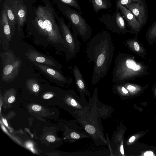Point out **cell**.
I'll return each mask as SVG.
<instances>
[{
  "label": "cell",
  "mask_w": 156,
  "mask_h": 156,
  "mask_svg": "<svg viewBox=\"0 0 156 156\" xmlns=\"http://www.w3.org/2000/svg\"><path fill=\"white\" fill-rule=\"evenodd\" d=\"M92 5L94 11L97 13L99 11L111 8L112 4L111 0H88Z\"/></svg>",
  "instance_id": "obj_15"
},
{
  "label": "cell",
  "mask_w": 156,
  "mask_h": 156,
  "mask_svg": "<svg viewBox=\"0 0 156 156\" xmlns=\"http://www.w3.org/2000/svg\"><path fill=\"white\" fill-rule=\"evenodd\" d=\"M121 54L126 66L130 69L136 71L141 69V66L137 64L134 60L127 58V57L125 56V55L122 53Z\"/></svg>",
  "instance_id": "obj_16"
},
{
  "label": "cell",
  "mask_w": 156,
  "mask_h": 156,
  "mask_svg": "<svg viewBox=\"0 0 156 156\" xmlns=\"http://www.w3.org/2000/svg\"><path fill=\"white\" fill-rule=\"evenodd\" d=\"M33 63L44 73L54 79L68 84H70L72 82V79L64 76L60 72L48 66L37 62Z\"/></svg>",
  "instance_id": "obj_9"
},
{
  "label": "cell",
  "mask_w": 156,
  "mask_h": 156,
  "mask_svg": "<svg viewBox=\"0 0 156 156\" xmlns=\"http://www.w3.org/2000/svg\"><path fill=\"white\" fill-rule=\"evenodd\" d=\"M2 0H0V2H1Z\"/></svg>",
  "instance_id": "obj_30"
},
{
  "label": "cell",
  "mask_w": 156,
  "mask_h": 156,
  "mask_svg": "<svg viewBox=\"0 0 156 156\" xmlns=\"http://www.w3.org/2000/svg\"><path fill=\"white\" fill-rule=\"evenodd\" d=\"M56 17L62 36L67 44L70 58H72L76 55L80 48L77 32L75 28L71 27L69 23L67 25L63 18L58 16L57 12Z\"/></svg>",
  "instance_id": "obj_5"
},
{
  "label": "cell",
  "mask_w": 156,
  "mask_h": 156,
  "mask_svg": "<svg viewBox=\"0 0 156 156\" xmlns=\"http://www.w3.org/2000/svg\"><path fill=\"white\" fill-rule=\"evenodd\" d=\"M63 3L71 7L74 8L81 12L80 6L78 0H59Z\"/></svg>",
  "instance_id": "obj_19"
},
{
  "label": "cell",
  "mask_w": 156,
  "mask_h": 156,
  "mask_svg": "<svg viewBox=\"0 0 156 156\" xmlns=\"http://www.w3.org/2000/svg\"><path fill=\"white\" fill-rule=\"evenodd\" d=\"M44 5H39L36 10L34 23L38 31L49 41L60 43L67 48L56 17V12L49 0H42Z\"/></svg>",
  "instance_id": "obj_2"
},
{
  "label": "cell",
  "mask_w": 156,
  "mask_h": 156,
  "mask_svg": "<svg viewBox=\"0 0 156 156\" xmlns=\"http://www.w3.org/2000/svg\"><path fill=\"white\" fill-rule=\"evenodd\" d=\"M3 6V8L6 12L11 33L13 35L15 31L17 21L12 7V0H5Z\"/></svg>",
  "instance_id": "obj_13"
},
{
  "label": "cell",
  "mask_w": 156,
  "mask_h": 156,
  "mask_svg": "<svg viewBox=\"0 0 156 156\" xmlns=\"http://www.w3.org/2000/svg\"><path fill=\"white\" fill-rule=\"evenodd\" d=\"M119 10L128 26L134 30L139 29L140 27L139 23L132 13L126 7L120 6L117 9Z\"/></svg>",
  "instance_id": "obj_12"
},
{
  "label": "cell",
  "mask_w": 156,
  "mask_h": 156,
  "mask_svg": "<svg viewBox=\"0 0 156 156\" xmlns=\"http://www.w3.org/2000/svg\"><path fill=\"white\" fill-rule=\"evenodd\" d=\"M70 136L73 139H79L80 137V135L79 134L75 132H72L70 134Z\"/></svg>",
  "instance_id": "obj_21"
},
{
  "label": "cell",
  "mask_w": 156,
  "mask_h": 156,
  "mask_svg": "<svg viewBox=\"0 0 156 156\" xmlns=\"http://www.w3.org/2000/svg\"><path fill=\"white\" fill-rule=\"evenodd\" d=\"M26 83L27 86L34 92L37 93L39 91L40 86L36 79L33 78L28 79L27 80Z\"/></svg>",
  "instance_id": "obj_17"
},
{
  "label": "cell",
  "mask_w": 156,
  "mask_h": 156,
  "mask_svg": "<svg viewBox=\"0 0 156 156\" xmlns=\"http://www.w3.org/2000/svg\"><path fill=\"white\" fill-rule=\"evenodd\" d=\"M136 137L135 136H131L129 139L128 142L129 143H131L135 141Z\"/></svg>",
  "instance_id": "obj_28"
},
{
  "label": "cell",
  "mask_w": 156,
  "mask_h": 156,
  "mask_svg": "<svg viewBox=\"0 0 156 156\" xmlns=\"http://www.w3.org/2000/svg\"><path fill=\"white\" fill-rule=\"evenodd\" d=\"M98 19L107 29L113 32L120 34L127 31L124 20L119 10L115 9L112 14H104Z\"/></svg>",
  "instance_id": "obj_6"
},
{
  "label": "cell",
  "mask_w": 156,
  "mask_h": 156,
  "mask_svg": "<svg viewBox=\"0 0 156 156\" xmlns=\"http://www.w3.org/2000/svg\"><path fill=\"white\" fill-rule=\"evenodd\" d=\"M114 48L110 34L99 33L88 42L86 50L88 62L94 63L91 83L97 84L107 74L113 56Z\"/></svg>",
  "instance_id": "obj_1"
},
{
  "label": "cell",
  "mask_w": 156,
  "mask_h": 156,
  "mask_svg": "<svg viewBox=\"0 0 156 156\" xmlns=\"http://www.w3.org/2000/svg\"><path fill=\"white\" fill-rule=\"evenodd\" d=\"M32 109L35 111H39L41 109V107L38 105H34L32 106Z\"/></svg>",
  "instance_id": "obj_22"
},
{
  "label": "cell",
  "mask_w": 156,
  "mask_h": 156,
  "mask_svg": "<svg viewBox=\"0 0 156 156\" xmlns=\"http://www.w3.org/2000/svg\"><path fill=\"white\" fill-rule=\"evenodd\" d=\"M133 2H145V0H116L115 3L116 9L117 10L120 6H126L128 4Z\"/></svg>",
  "instance_id": "obj_18"
},
{
  "label": "cell",
  "mask_w": 156,
  "mask_h": 156,
  "mask_svg": "<svg viewBox=\"0 0 156 156\" xmlns=\"http://www.w3.org/2000/svg\"><path fill=\"white\" fill-rule=\"evenodd\" d=\"M1 29L5 37L9 41H11L12 37L10 25L8 20L6 12L3 8L1 11L0 17Z\"/></svg>",
  "instance_id": "obj_14"
},
{
  "label": "cell",
  "mask_w": 156,
  "mask_h": 156,
  "mask_svg": "<svg viewBox=\"0 0 156 156\" xmlns=\"http://www.w3.org/2000/svg\"><path fill=\"white\" fill-rule=\"evenodd\" d=\"M58 8L69 22L71 27L76 30L78 35L84 41L92 35L91 28L82 16L81 12L77 11L59 0H53Z\"/></svg>",
  "instance_id": "obj_3"
},
{
  "label": "cell",
  "mask_w": 156,
  "mask_h": 156,
  "mask_svg": "<svg viewBox=\"0 0 156 156\" xmlns=\"http://www.w3.org/2000/svg\"><path fill=\"white\" fill-rule=\"evenodd\" d=\"M0 56L2 68V80L7 82L12 81L19 74L22 61L11 51L2 52Z\"/></svg>",
  "instance_id": "obj_4"
},
{
  "label": "cell",
  "mask_w": 156,
  "mask_h": 156,
  "mask_svg": "<svg viewBox=\"0 0 156 156\" xmlns=\"http://www.w3.org/2000/svg\"><path fill=\"white\" fill-rule=\"evenodd\" d=\"M125 87H126L127 89L131 93L133 92L136 90V88L134 86L130 84L126 85Z\"/></svg>",
  "instance_id": "obj_20"
},
{
  "label": "cell",
  "mask_w": 156,
  "mask_h": 156,
  "mask_svg": "<svg viewBox=\"0 0 156 156\" xmlns=\"http://www.w3.org/2000/svg\"><path fill=\"white\" fill-rule=\"evenodd\" d=\"M126 7L134 15L139 21L140 27L147 23L148 12L145 2H133L127 4Z\"/></svg>",
  "instance_id": "obj_7"
},
{
  "label": "cell",
  "mask_w": 156,
  "mask_h": 156,
  "mask_svg": "<svg viewBox=\"0 0 156 156\" xmlns=\"http://www.w3.org/2000/svg\"><path fill=\"white\" fill-rule=\"evenodd\" d=\"M144 156H155L154 153L151 151H147L145 152L143 154Z\"/></svg>",
  "instance_id": "obj_24"
},
{
  "label": "cell",
  "mask_w": 156,
  "mask_h": 156,
  "mask_svg": "<svg viewBox=\"0 0 156 156\" xmlns=\"http://www.w3.org/2000/svg\"><path fill=\"white\" fill-rule=\"evenodd\" d=\"M53 96V94H51L47 93L44 95L43 98L44 99H48L52 98Z\"/></svg>",
  "instance_id": "obj_25"
},
{
  "label": "cell",
  "mask_w": 156,
  "mask_h": 156,
  "mask_svg": "<svg viewBox=\"0 0 156 156\" xmlns=\"http://www.w3.org/2000/svg\"><path fill=\"white\" fill-rule=\"evenodd\" d=\"M12 5L17 21L19 34L20 35L26 21L27 7L21 0H12Z\"/></svg>",
  "instance_id": "obj_8"
},
{
  "label": "cell",
  "mask_w": 156,
  "mask_h": 156,
  "mask_svg": "<svg viewBox=\"0 0 156 156\" xmlns=\"http://www.w3.org/2000/svg\"><path fill=\"white\" fill-rule=\"evenodd\" d=\"M73 72L75 79L76 87L80 95L83 96L85 94L90 96L89 91L87 88L82 75L80 69L76 65L74 66Z\"/></svg>",
  "instance_id": "obj_11"
},
{
  "label": "cell",
  "mask_w": 156,
  "mask_h": 156,
  "mask_svg": "<svg viewBox=\"0 0 156 156\" xmlns=\"http://www.w3.org/2000/svg\"><path fill=\"white\" fill-rule=\"evenodd\" d=\"M133 45L135 50L137 51H139L140 46L138 43L136 41H135L133 43Z\"/></svg>",
  "instance_id": "obj_26"
},
{
  "label": "cell",
  "mask_w": 156,
  "mask_h": 156,
  "mask_svg": "<svg viewBox=\"0 0 156 156\" xmlns=\"http://www.w3.org/2000/svg\"><path fill=\"white\" fill-rule=\"evenodd\" d=\"M25 55L27 58L33 62H37L48 66H56L55 63L52 59L34 50L28 49Z\"/></svg>",
  "instance_id": "obj_10"
},
{
  "label": "cell",
  "mask_w": 156,
  "mask_h": 156,
  "mask_svg": "<svg viewBox=\"0 0 156 156\" xmlns=\"http://www.w3.org/2000/svg\"><path fill=\"white\" fill-rule=\"evenodd\" d=\"M2 120L3 122V123L5 125V126L7 127L8 126V124L7 122V121L5 119L2 118Z\"/></svg>",
  "instance_id": "obj_29"
},
{
  "label": "cell",
  "mask_w": 156,
  "mask_h": 156,
  "mask_svg": "<svg viewBox=\"0 0 156 156\" xmlns=\"http://www.w3.org/2000/svg\"><path fill=\"white\" fill-rule=\"evenodd\" d=\"M47 140L49 142H53L55 140V137L52 135H48L46 137Z\"/></svg>",
  "instance_id": "obj_23"
},
{
  "label": "cell",
  "mask_w": 156,
  "mask_h": 156,
  "mask_svg": "<svg viewBox=\"0 0 156 156\" xmlns=\"http://www.w3.org/2000/svg\"><path fill=\"white\" fill-rule=\"evenodd\" d=\"M15 97L14 96H11L8 99V102L9 103H12L15 100Z\"/></svg>",
  "instance_id": "obj_27"
}]
</instances>
